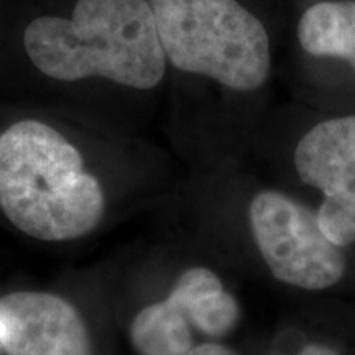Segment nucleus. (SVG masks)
Returning <instances> with one entry per match:
<instances>
[{
    "label": "nucleus",
    "instance_id": "0eeeda50",
    "mask_svg": "<svg viewBox=\"0 0 355 355\" xmlns=\"http://www.w3.org/2000/svg\"><path fill=\"white\" fill-rule=\"evenodd\" d=\"M168 300L188 318L191 327L211 337H220L239 321V304L225 291L220 278L209 268L193 266L178 278Z\"/></svg>",
    "mask_w": 355,
    "mask_h": 355
},
{
    "label": "nucleus",
    "instance_id": "20e7f679",
    "mask_svg": "<svg viewBox=\"0 0 355 355\" xmlns=\"http://www.w3.org/2000/svg\"><path fill=\"white\" fill-rule=\"evenodd\" d=\"M252 232L270 272L286 285L326 290L343 278L340 247L324 234L318 216L275 191L257 194L248 209Z\"/></svg>",
    "mask_w": 355,
    "mask_h": 355
},
{
    "label": "nucleus",
    "instance_id": "7ed1b4c3",
    "mask_svg": "<svg viewBox=\"0 0 355 355\" xmlns=\"http://www.w3.org/2000/svg\"><path fill=\"white\" fill-rule=\"evenodd\" d=\"M166 60L184 73L255 91L272 64L261 21L237 0H150Z\"/></svg>",
    "mask_w": 355,
    "mask_h": 355
},
{
    "label": "nucleus",
    "instance_id": "423d86ee",
    "mask_svg": "<svg viewBox=\"0 0 355 355\" xmlns=\"http://www.w3.org/2000/svg\"><path fill=\"white\" fill-rule=\"evenodd\" d=\"M0 345L7 355H92L79 311L61 296L42 291L0 298Z\"/></svg>",
    "mask_w": 355,
    "mask_h": 355
},
{
    "label": "nucleus",
    "instance_id": "9b49d317",
    "mask_svg": "<svg viewBox=\"0 0 355 355\" xmlns=\"http://www.w3.org/2000/svg\"><path fill=\"white\" fill-rule=\"evenodd\" d=\"M301 355H336L331 349L322 347V345H309L306 347Z\"/></svg>",
    "mask_w": 355,
    "mask_h": 355
},
{
    "label": "nucleus",
    "instance_id": "9d476101",
    "mask_svg": "<svg viewBox=\"0 0 355 355\" xmlns=\"http://www.w3.org/2000/svg\"><path fill=\"white\" fill-rule=\"evenodd\" d=\"M188 355H235L232 350L222 347L219 344H202L198 347H193Z\"/></svg>",
    "mask_w": 355,
    "mask_h": 355
},
{
    "label": "nucleus",
    "instance_id": "6e6552de",
    "mask_svg": "<svg viewBox=\"0 0 355 355\" xmlns=\"http://www.w3.org/2000/svg\"><path fill=\"white\" fill-rule=\"evenodd\" d=\"M298 38L309 55L349 61L355 51V0L309 7L300 20Z\"/></svg>",
    "mask_w": 355,
    "mask_h": 355
},
{
    "label": "nucleus",
    "instance_id": "f8f14e48",
    "mask_svg": "<svg viewBox=\"0 0 355 355\" xmlns=\"http://www.w3.org/2000/svg\"><path fill=\"white\" fill-rule=\"evenodd\" d=\"M347 63H349L350 66H352V69L355 71V51H354V55H352V56H350V60L347 61Z\"/></svg>",
    "mask_w": 355,
    "mask_h": 355
},
{
    "label": "nucleus",
    "instance_id": "f257e3e1",
    "mask_svg": "<svg viewBox=\"0 0 355 355\" xmlns=\"http://www.w3.org/2000/svg\"><path fill=\"white\" fill-rule=\"evenodd\" d=\"M24 44L32 63L58 81L104 78L152 89L165 76L166 55L146 0H78L71 19H35Z\"/></svg>",
    "mask_w": 355,
    "mask_h": 355
},
{
    "label": "nucleus",
    "instance_id": "f03ea898",
    "mask_svg": "<svg viewBox=\"0 0 355 355\" xmlns=\"http://www.w3.org/2000/svg\"><path fill=\"white\" fill-rule=\"evenodd\" d=\"M104 191L79 150L55 128L20 121L0 133V209L40 241H71L104 214Z\"/></svg>",
    "mask_w": 355,
    "mask_h": 355
},
{
    "label": "nucleus",
    "instance_id": "39448f33",
    "mask_svg": "<svg viewBox=\"0 0 355 355\" xmlns=\"http://www.w3.org/2000/svg\"><path fill=\"white\" fill-rule=\"evenodd\" d=\"M295 166L306 184L321 189L316 216L336 245L355 242V115L318 123L300 140Z\"/></svg>",
    "mask_w": 355,
    "mask_h": 355
},
{
    "label": "nucleus",
    "instance_id": "1a4fd4ad",
    "mask_svg": "<svg viewBox=\"0 0 355 355\" xmlns=\"http://www.w3.org/2000/svg\"><path fill=\"white\" fill-rule=\"evenodd\" d=\"M130 340L140 355H188L194 347L188 318L168 298L137 313Z\"/></svg>",
    "mask_w": 355,
    "mask_h": 355
}]
</instances>
